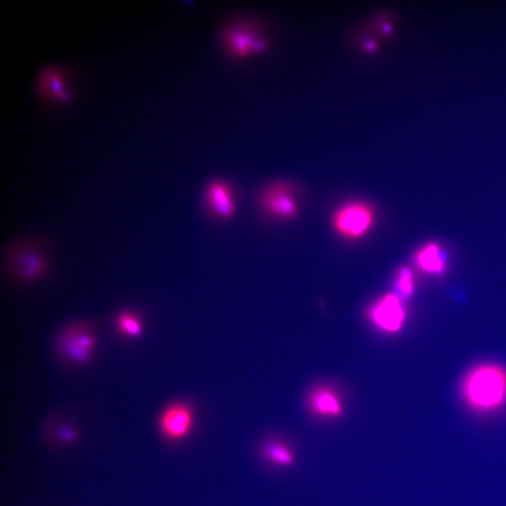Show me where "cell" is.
<instances>
[{
    "label": "cell",
    "instance_id": "cell-1",
    "mask_svg": "<svg viewBox=\"0 0 506 506\" xmlns=\"http://www.w3.org/2000/svg\"><path fill=\"white\" fill-rule=\"evenodd\" d=\"M4 265L8 274L18 283L39 280L50 266L44 240L39 237L28 236L13 241L6 249Z\"/></svg>",
    "mask_w": 506,
    "mask_h": 506
},
{
    "label": "cell",
    "instance_id": "cell-2",
    "mask_svg": "<svg viewBox=\"0 0 506 506\" xmlns=\"http://www.w3.org/2000/svg\"><path fill=\"white\" fill-rule=\"evenodd\" d=\"M464 394L472 408L491 411L500 408L506 399V372L500 367H476L464 382Z\"/></svg>",
    "mask_w": 506,
    "mask_h": 506
},
{
    "label": "cell",
    "instance_id": "cell-3",
    "mask_svg": "<svg viewBox=\"0 0 506 506\" xmlns=\"http://www.w3.org/2000/svg\"><path fill=\"white\" fill-rule=\"evenodd\" d=\"M74 72L67 65L50 63L37 72L34 81V90L39 103L44 107L67 105L77 97L73 86Z\"/></svg>",
    "mask_w": 506,
    "mask_h": 506
},
{
    "label": "cell",
    "instance_id": "cell-4",
    "mask_svg": "<svg viewBox=\"0 0 506 506\" xmlns=\"http://www.w3.org/2000/svg\"><path fill=\"white\" fill-rule=\"evenodd\" d=\"M221 40L226 52L233 57L261 51L268 45L263 22L247 17L232 19L224 25Z\"/></svg>",
    "mask_w": 506,
    "mask_h": 506
},
{
    "label": "cell",
    "instance_id": "cell-5",
    "mask_svg": "<svg viewBox=\"0 0 506 506\" xmlns=\"http://www.w3.org/2000/svg\"><path fill=\"white\" fill-rule=\"evenodd\" d=\"M96 346L95 335L84 323H75L66 327L57 340L60 356L70 363L83 364L90 360Z\"/></svg>",
    "mask_w": 506,
    "mask_h": 506
},
{
    "label": "cell",
    "instance_id": "cell-6",
    "mask_svg": "<svg viewBox=\"0 0 506 506\" xmlns=\"http://www.w3.org/2000/svg\"><path fill=\"white\" fill-rule=\"evenodd\" d=\"M374 221V212L367 204L360 202L347 203L335 213L332 225L337 232L348 239L364 236Z\"/></svg>",
    "mask_w": 506,
    "mask_h": 506
},
{
    "label": "cell",
    "instance_id": "cell-7",
    "mask_svg": "<svg viewBox=\"0 0 506 506\" xmlns=\"http://www.w3.org/2000/svg\"><path fill=\"white\" fill-rule=\"evenodd\" d=\"M258 203L263 213L277 219H291L297 214L294 189L287 182L275 181L266 186L259 193Z\"/></svg>",
    "mask_w": 506,
    "mask_h": 506
},
{
    "label": "cell",
    "instance_id": "cell-8",
    "mask_svg": "<svg viewBox=\"0 0 506 506\" xmlns=\"http://www.w3.org/2000/svg\"><path fill=\"white\" fill-rule=\"evenodd\" d=\"M194 422L191 408L181 402L166 407L158 419V427L164 438L177 441L186 437L190 432Z\"/></svg>",
    "mask_w": 506,
    "mask_h": 506
},
{
    "label": "cell",
    "instance_id": "cell-9",
    "mask_svg": "<svg viewBox=\"0 0 506 506\" xmlns=\"http://www.w3.org/2000/svg\"><path fill=\"white\" fill-rule=\"evenodd\" d=\"M205 202L209 213L215 219L228 220L235 213L233 190L231 185L223 180H215L207 186Z\"/></svg>",
    "mask_w": 506,
    "mask_h": 506
},
{
    "label": "cell",
    "instance_id": "cell-10",
    "mask_svg": "<svg viewBox=\"0 0 506 506\" xmlns=\"http://www.w3.org/2000/svg\"><path fill=\"white\" fill-rule=\"evenodd\" d=\"M371 319L382 330L394 332L398 331L405 320V311L401 299L395 294L383 296L373 306Z\"/></svg>",
    "mask_w": 506,
    "mask_h": 506
},
{
    "label": "cell",
    "instance_id": "cell-11",
    "mask_svg": "<svg viewBox=\"0 0 506 506\" xmlns=\"http://www.w3.org/2000/svg\"><path fill=\"white\" fill-rule=\"evenodd\" d=\"M308 404L311 410L323 417H337L343 411L337 394L332 389L325 387L313 389L309 396Z\"/></svg>",
    "mask_w": 506,
    "mask_h": 506
},
{
    "label": "cell",
    "instance_id": "cell-12",
    "mask_svg": "<svg viewBox=\"0 0 506 506\" xmlns=\"http://www.w3.org/2000/svg\"><path fill=\"white\" fill-rule=\"evenodd\" d=\"M260 454L267 462L277 467H288L294 462V455L283 441L278 439H268L260 447Z\"/></svg>",
    "mask_w": 506,
    "mask_h": 506
},
{
    "label": "cell",
    "instance_id": "cell-13",
    "mask_svg": "<svg viewBox=\"0 0 506 506\" xmlns=\"http://www.w3.org/2000/svg\"><path fill=\"white\" fill-rule=\"evenodd\" d=\"M415 261L421 270L429 273H439L444 268L442 253L434 243H429L421 248L416 254Z\"/></svg>",
    "mask_w": 506,
    "mask_h": 506
},
{
    "label": "cell",
    "instance_id": "cell-14",
    "mask_svg": "<svg viewBox=\"0 0 506 506\" xmlns=\"http://www.w3.org/2000/svg\"><path fill=\"white\" fill-rule=\"evenodd\" d=\"M394 18L389 11H379L365 22V25L379 39H389L394 32Z\"/></svg>",
    "mask_w": 506,
    "mask_h": 506
},
{
    "label": "cell",
    "instance_id": "cell-15",
    "mask_svg": "<svg viewBox=\"0 0 506 506\" xmlns=\"http://www.w3.org/2000/svg\"><path fill=\"white\" fill-rule=\"evenodd\" d=\"M116 325L119 332L128 337H138L143 331V325L140 318L130 311L119 313L116 320Z\"/></svg>",
    "mask_w": 506,
    "mask_h": 506
},
{
    "label": "cell",
    "instance_id": "cell-16",
    "mask_svg": "<svg viewBox=\"0 0 506 506\" xmlns=\"http://www.w3.org/2000/svg\"><path fill=\"white\" fill-rule=\"evenodd\" d=\"M396 286L401 299L410 297L413 292V277L412 272L406 267L400 268L397 273Z\"/></svg>",
    "mask_w": 506,
    "mask_h": 506
}]
</instances>
